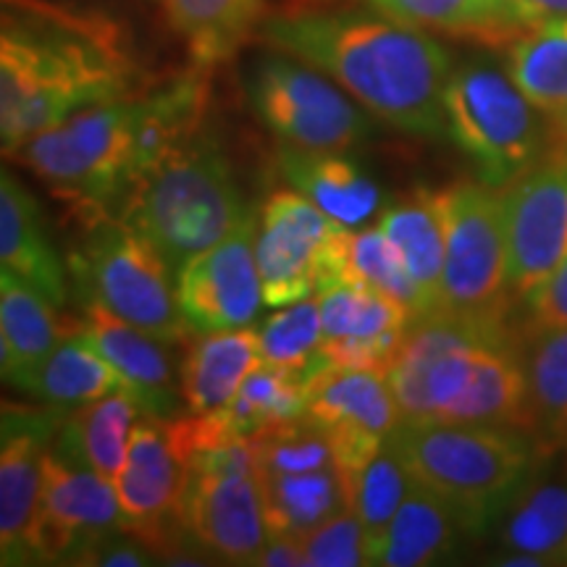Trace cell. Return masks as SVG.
Masks as SVG:
<instances>
[{"label": "cell", "mask_w": 567, "mask_h": 567, "mask_svg": "<svg viewBox=\"0 0 567 567\" xmlns=\"http://www.w3.org/2000/svg\"><path fill=\"white\" fill-rule=\"evenodd\" d=\"M140 90L116 21L59 0H3L0 134L3 153L87 105Z\"/></svg>", "instance_id": "6da1fadb"}, {"label": "cell", "mask_w": 567, "mask_h": 567, "mask_svg": "<svg viewBox=\"0 0 567 567\" xmlns=\"http://www.w3.org/2000/svg\"><path fill=\"white\" fill-rule=\"evenodd\" d=\"M260 40L350 92L396 130L423 137L446 132L444 90L450 53L425 30L381 11H292L266 19Z\"/></svg>", "instance_id": "7a4b0ae2"}, {"label": "cell", "mask_w": 567, "mask_h": 567, "mask_svg": "<svg viewBox=\"0 0 567 567\" xmlns=\"http://www.w3.org/2000/svg\"><path fill=\"white\" fill-rule=\"evenodd\" d=\"M245 216L229 163L200 134L142 176L124 210V221L151 239L176 279Z\"/></svg>", "instance_id": "3957f363"}, {"label": "cell", "mask_w": 567, "mask_h": 567, "mask_svg": "<svg viewBox=\"0 0 567 567\" xmlns=\"http://www.w3.org/2000/svg\"><path fill=\"white\" fill-rule=\"evenodd\" d=\"M410 476L478 520L494 523L536 467V442L520 431L465 423L400 421L389 436Z\"/></svg>", "instance_id": "277c9868"}, {"label": "cell", "mask_w": 567, "mask_h": 567, "mask_svg": "<svg viewBox=\"0 0 567 567\" xmlns=\"http://www.w3.org/2000/svg\"><path fill=\"white\" fill-rule=\"evenodd\" d=\"M446 134L476 163L481 182L505 189L538 166L551 142L542 109L507 69L473 59L452 69L444 90Z\"/></svg>", "instance_id": "5b68a950"}, {"label": "cell", "mask_w": 567, "mask_h": 567, "mask_svg": "<svg viewBox=\"0 0 567 567\" xmlns=\"http://www.w3.org/2000/svg\"><path fill=\"white\" fill-rule=\"evenodd\" d=\"M137 92L87 105L21 142L11 158L53 193L87 208L132 193Z\"/></svg>", "instance_id": "8992f818"}, {"label": "cell", "mask_w": 567, "mask_h": 567, "mask_svg": "<svg viewBox=\"0 0 567 567\" xmlns=\"http://www.w3.org/2000/svg\"><path fill=\"white\" fill-rule=\"evenodd\" d=\"M76 274L90 300L163 342L179 344L193 329L182 313L176 276L166 258L132 224L97 226L76 258Z\"/></svg>", "instance_id": "52a82bcc"}, {"label": "cell", "mask_w": 567, "mask_h": 567, "mask_svg": "<svg viewBox=\"0 0 567 567\" xmlns=\"http://www.w3.org/2000/svg\"><path fill=\"white\" fill-rule=\"evenodd\" d=\"M247 95L260 122L297 151L347 153L365 137L363 111L334 80L274 48L252 61Z\"/></svg>", "instance_id": "ba28073f"}, {"label": "cell", "mask_w": 567, "mask_h": 567, "mask_svg": "<svg viewBox=\"0 0 567 567\" xmlns=\"http://www.w3.org/2000/svg\"><path fill=\"white\" fill-rule=\"evenodd\" d=\"M444 274L439 310L509 318L507 237L502 195L488 184L444 189Z\"/></svg>", "instance_id": "9c48e42d"}, {"label": "cell", "mask_w": 567, "mask_h": 567, "mask_svg": "<svg viewBox=\"0 0 567 567\" xmlns=\"http://www.w3.org/2000/svg\"><path fill=\"white\" fill-rule=\"evenodd\" d=\"M116 484L124 528L147 544L155 557H179L189 536L184 520V496L189 484V460L176 417L147 415L134 425L126 463Z\"/></svg>", "instance_id": "30bf717a"}, {"label": "cell", "mask_w": 567, "mask_h": 567, "mask_svg": "<svg viewBox=\"0 0 567 567\" xmlns=\"http://www.w3.org/2000/svg\"><path fill=\"white\" fill-rule=\"evenodd\" d=\"M124 528L116 484L80 463L48 452L45 486L32 528V557L76 563L105 536Z\"/></svg>", "instance_id": "8fae6325"}, {"label": "cell", "mask_w": 567, "mask_h": 567, "mask_svg": "<svg viewBox=\"0 0 567 567\" xmlns=\"http://www.w3.org/2000/svg\"><path fill=\"white\" fill-rule=\"evenodd\" d=\"M339 226L342 224L292 189L268 197L255 237V258L268 308H284L318 295Z\"/></svg>", "instance_id": "7c38bea8"}, {"label": "cell", "mask_w": 567, "mask_h": 567, "mask_svg": "<svg viewBox=\"0 0 567 567\" xmlns=\"http://www.w3.org/2000/svg\"><path fill=\"white\" fill-rule=\"evenodd\" d=\"M509 292L528 297L567 260V163H538L502 189Z\"/></svg>", "instance_id": "4fadbf2b"}, {"label": "cell", "mask_w": 567, "mask_h": 567, "mask_svg": "<svg viewBox=\"0 0 567 567\" xmlns=\"http://www.w3.org/2000/svg\"><path fill=\"white\" fill-rule=\"evenodd\" d=\"M329 434L347 481L371 460L402 421L386 373L326 368L308 386V413Z\"/></svg>", "instance_id": "5bb4252c"}, {"label": "cell", "mask_w": 567, "mask_h": 567, "mask_svg": "<svg viewBox=\"0 0 567 567\" xmlns=\"http://www.w3.org/2000/svg\"><path fill=\"white\" fill-rule=\"evenodd\" d=\"M258 224L247 213L221 243L189 260L176 279L179 305L195 331L247 329L264 302L258 258Z\"/></svg>", "instance_id": "9a60e30c"}, {"label": "cell", "mask_w": 567, "mask_h": 567, "mask_svg": "<svg viewBox=\"0 0 567 567\" xmlns=\"http://www.w3.org/2000/svg\"><path fill=\"white\" fill-rule=\"evenodd\" d=\"M184 520L210 555L252 565L268 538L258 467L189 465Z\"/></svg>", "instance_id": "2e32d148"}, {"label": "cell", "mask_w": 567, "mask_h": 567, "mask_svg": "<svg viewBox=\"0 0 567 567\" xmlns=\"http://www.w3.org/2000/svg\"><path fill=\"white\" fill-rule=\"evenodd\" d=\"M53 410H3L0 450V551L3 565L32 563V528L45 486V460L61 431Z\"/></svg>", "instance_id": "e0dca14e"}, {"label": "cell", "mask_w": 567, "mask_h": 567, "mask_svg": "<svg viewBox=\"0 0 567 567\" xmlns=\"http://www.w3.org/2000/svg\"><path fill=\"white\" fill-rule=\"evenodd\" d=\"M82 329L92 347L122 375L124 389L134 394L142 413L166 421L179 417V405H184L182 384L174 379L172 360L163 350L168 342L111 313L97 300L84 305Z\"/></svg>", "instance_id": "ac0fdd59"}, {"label": "cell", "mask_w": 567, "mask_h": 567, "mask_svg": "<svg viewBox=\"0 0 567 567\" xmlns=\"http://www.w3.org/2000/svg\"><path fill=\"white\" fill-rule=\"evenodd\" d=\"M478 520L434 488L413 478L410 492L386 530L375 565L421 567L455 555L467 536L481 534Z\"/></svg>", "instance_id": "d6986e66"}, {"label": "cell", "mask_w": 567, "mask_h": 567, "mask_svg": "<svg viewBox=\"0 0 567 567\" xmlns=\"http://www.w3.org/2000/svg\"><path fill=\"white\" fill-rule=\"evenodd\" d=\"M264 363L258 331H203L184 354L179 384L189 415H208L229 405L243 381Z\"/></svg>", "instance_id": "ffe728a7"}, {"label": "cell", "mask_w": 567, "mask_h": 567, "mask_svg": "<svg viewBox=\"0 0 567 567\" xmlns=\"http://www.w3.org/2000/svg\"><path fill=\"white\" fill-rule=\"evenodd\" d=\"M0 264L53 305L66 302V271L55 255L38 203L17 176H0Z\"/></svg>", "instance_id": "44dd1931"}, {"label": "cell", "mask_w": 567, "mask_h": 567, "mask_svg": "<svg viewBox=\"0 0 567 567\" xmlns=\"http://www.w3.org/2000/svg\"><path fill=\"white\" fill-rule=\"evenodd\" d=\"M337 284H358V287H371L375 292H384L400 305H405L410 316L421 318L431 313L425 297L417 289L413 276L408 274L400 252L386 237L381 226L373 229L350 231L339 226L326 258V274L318 295Z\"/></svg>", "instance_id": "7402d4cb"}, {"label": "cell", "mask_w": 567, "mask_h": 567, "mask_svg": "<svg viewBox=\"0 0 567 567\" xmlns=\"http://www.w3.org/2000/svg\"><path fill=\"white\" fill-rule=\"evenodd\" d=\"M51 300L17 274H0V368L11 386H21L45 363L63 337Z\"/></svg>", "instance_id": "603a6c76"}, {"label": "cell", "mask_w": 567, "mask_h": 567, "mask_svg": "<svg viewBox=\"0 0 567 567\" xmlns=\"http://www.w3.org/2000/svg\"><path fill=\"white\" fill-rule=\"evenodd\" d=\"M494 520L509 551L542 557L544 565H567V467L557 473L534 467Z\"/></svg>", "instance_id": "cb8c5ba5"}, {"label": "cell", "mask_w": 567, "mask_h": 567, "mask_svg": "<svg viewBox=\"0 0 567 567\" xmlns=\"http://www.w3.org/2000/svg\"><path fill=\"white\" fill-rule=\"evenodd\" d=\"M140 417L142 408L134 394L116 389L101 400L74 408V413L61 423L53 450L71 463H80L101 473L103 478L116 481L126 463L132 431Z\"/></svg>", "instance_id": "d4e9b609"}, {"label": "cell", "mask_w": 567, "mask_h": 567, "mask_svg": "<svg viewBox=\"0 0 567 567\" xmlns=\"http://www.w3.org/2000/svg\"><path fill=\"white\" fill-rule=\"evenodd\" d=\"M281 168L297 193L347 229L368 221L381 203L373 179L342 158V153H310L284 145Z\"/></svg>", "instance_id": "484cf974"}, {"label": "cell", "mask_w": 567, "mask_h": 567, "mask_svg": "<svg viewBox=\"0 0 567 567\" xmlns=\"http://www.w3.org/2000/svg\"><path fill=\"white\" fill-rule=\"evenodd\" d=\"M268 534L308 536L352 507L350 481L339 465L305 473H258Z\"/></svg>", "instance_id": "4316f807"}, {"label": "cell", "mask_w": 567, "mask_h": 567, "mask_svg": "<svg viewBox=\"0 0 567 567\" xmlns=\"http://www.w3.org/2000/svg\"><path fill=\"white\" fill-rule=\"evenodd\" d=\"M161 9L197 69L231 59L264 24V0H163Z\"/></svg>", "instance_id": "83f0119b"}, {"label": "cell", "mask_w": 567, "mask_h": 567, "mask_svg": "<svg viewBox=\"0 0 567 567\" xmlns=\"http://www.w3.org/2000/svg\"><path fill=\"white\" fill-rule=\"evenodd\" d=\"M520 337L534 442L542 455L567 450V326Z\"/></svg>", "instance_id": "f1b7e54d"}, {"label": "cell", "mask_w": 567, "mask_h": 567, "mask_svg": "<svg viewBox=\"0 0 567 567\" xmlns=\"http://www.w3.org/2000/svg\"><path fill=\"white\" fill-rule=\"evenodd\" d=\"M400 252L408 274L434 313L442 300L444 274V195L417 193L413 200L396 203L379 221Z\"/></svg>", "instance_id": "f546056e"}, {"label": "cell", "mask_w": 567, "mask_h": 567, "mask_svg": "<svg viewBox=\"0 0 567 567\" xmlns=\"http://www.w3.org/2000/svg\"><path fill=\"white\" fill-rule=\"evenodd\" d=\"M19 389L40 396L51 408L66 410L87 405L116 389H124V381L113 371L109 360L92 347L80 326L74 334L61 339L59 347L45 358V363Z\"/></svg>", "instance_id": "4dcf8cb0"}, {"label": "cell", "mask_w": 567, "mask_h": 567, "mask_svg": "<svg viewBox=\"0 0 567 567\" xmlns=\"http://www.w3.org/2000/svg\"><path fill=\"white\" fill-rule=\"evenodd\" d=\"M505 48L507 74L567 134V19L530 27Z\"/></svg>", "instance_id": "1f68e13d"}, {"label": "cell", "mask_w": 567, "mask_h": 567, "mask_svg": "<svg viewBox=\"0 0 567 567\" xmlns=\"http://www.w3.org/2000/svg\"><path fill=\"white\" fill-rule=\"evenodd\" d=\"M363 3L425 32H446L484 45H509L517 34L526 32L507 0H363Z\"/></svg>", "instance_id": "d6a6232c"}, {"label": "cell", "mask_w": 567, "mask_h": 567, "mask_svg": "<svg viewBox=\"0 0 567 567\" xmlns=\"http://www.w3.org/2000/svg\"><path fill=\"white\" fill-rule=\"evenodd\" d=\"M410 484H413V476H410L405 460L400 457V452L389 439L352 476L350 499L354 515L360 517V526L365 530L368 565H375V559H379L386 530L410 492Z\"/></svg>", "instance_id": "836d02e7"}, {"label": "cell", "mask_w": 567, "mask_h": 567, "mask_svg": "<svg viewBox=\"0 0 567 567\" xmlns=\"http://www.w3.org/2000/svg\"><path fill=\"white\" fill-rule=\"evenodd\" d=\"M323 339L337 337H379L386 331L408 329L413 321L405 305L384 292L358 284H337L318 295Z\"/></svg>", "instance_id": "e575fe53"}, {"label": "cell", "mask_w": 567, "mask_h": 567, "mask_svg": "<svg viewBox=\"0 0 567 567\" xmlns=\"http://www.w3.org/2000/svg\"><path fill=\"white\" fill-rule=\"evenodd\" d=\"M250 444L258 473H305L337 463L329 434L308 415L268 429Z\"/></svg>", "instance_id": "d590c367"}, {"label": "cell", "mask_w": 567, "mask_h": 567, "mask_svg": "<svg viewBox=\"0 0 567 567\" xmlns=\"http://www.w3.org/2000/svg\"><path fill=\"white\" fill-rule=\"evenodd\" d=\"M260 352L264 363L287 368V371H300L305 363L316 358L323 344V323L318 302L300 300L287 305V308L274 313L258 329Z\"/></svg>", "instance_id": "8d00e7d4"}, {"label": "cell", "mask_w": 567, "mask_h": 567, "mask_svg": "<svg viewBox=\"0 0 567 567\" xmlns=\"http://www.w3.org/2000/svg\"><path fill=\"white\" fill-rule=\"evenodd\" d=\"M305 565L308 567H354L368 565L365 530L354 509H344L329 523L302 536Z\"/></svg>", "instance_id": "74e56055"}, {"label": "cell", "mask_w": 567, "mask_h": 567, "mask_svg": "<svg viewBox=\"0 0 567 567\" xmlns=\"http://www.w3.org/2000/svg\"><path fill=\"white\" fill-rule=\"evenodd\" d=\"M567 326V260L547 281L528 297H523L520 318L515 321L517 334L544 329H565Z\"/></svg>", "instance_id": "f35d334b"}, {"label": "cell", "mask_w": 567, "mask_h": 567, "mask_svg": "<svg viewBox=\"0 0 567 567\" xmlns=\"http://www.w3.org/2000/svg\"><path fill=\"white\" fill-rule=\"evenodd\" d=\"M126 528L116 530V534L105 536L101 544H95L87 551V557L82 559V565H103V567H142V565H151L155 557V551L147 547L142 538H137L134 534L122 536Z\"/></svg>", "instance_id": "ab89813d"}, {"label": "cell", "mask_w": 567, "mask_h": 567, "mask_svg": "<svg viewBox=\"0 0 567 567\" xmlns=\"http://www.w3.org/2000/svg\"><path fill=\"white\" fill-rule=\"evenodd\" d=\"M252 565L260 567H297L305 565L302 538L287 536V534H268L266 544L255 555Z\"/></svg>", "instance_id": "60d3db41"}, {"label": "cell", "mask_w": 567, "mask_h": 567, "mask_svg": "<svg viewBox=\"0 0 567 567\" xmlns=\"http://www.w3.org/2000/svg\"><path fill=\"white\" fill-rule=\"evenodd\" d=\"M507 6L526 30L567 19V0H507Z\"/></svg>", "instance_id": "b9f144b4"}, {"label": "cell", "mask_w": 567, "mask_h": 567, "mask_svg": "<svg viewBox=\"0 0 567 567\" xmlns=\"http://www.w3.org/2000/svg\"><path fill=\"white\" fill-rule=\"evenodd\" d=\"M140 3H161L163 6V0H140Z\"/></svg>", "instance_id": "7bdbcfd3"}]
</instances>
